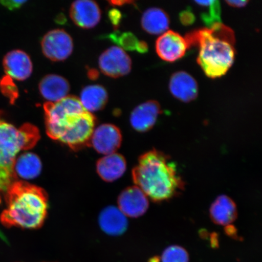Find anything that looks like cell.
Here are the masks:
<instances>
[{"instance_id": "cell-1", "label": "cell", "mask_w": 262, "mask_h": 262, "mask_svg": "<svg viewBox=\"0 0 262 262\" xmlns=\"http://www.w3.org/2000/svg\"><path fill=\"white\" fill-rule=\"evenodd\" d=\"M46 129L52 139L72 149L89 146L96 118L81 105L79 98L67 96L55 103L44 104Z\"/></svg>"}, {"instance_id": "cell-2", "label": "cell", "mask_w": 262, "mask_h": 262, "mask_svg": "<svg viewBox=\"0 0 262 262\" xmlns=\"http://www.w3.org/2000/svg\"><path fill=\"white\" fill-rule=\"evenodd\" d=\"M133 179L136 186L155 202L168 201L185 189V182L175 163L156 149L140 156L133 169Z\"/></svg>"}, {"instance_id": "cell-3", "label": "cell", "mask_w": 262, "mask_h": 262, "mask_svg": "<svg viewBox=\"0 0 262 262\" xmlns=\"http://www.w3.org/2000/svg\"><path fill=\"white\" fill-rule=\"evenodd\" d=\"M185 38L189 48H199L196 60L208 77L224 76L233 64L235 54L234 32L222 23L209 28L190 32Z\"/></svg>"}, {"instance_id": "cell-4", "label": "cell", "mask_w": 262, "mask_h": 262, "mask_svg": "<svg viewBox=\"0 0 262 262\" xmlns=\"http://www.w3.org/2000/svg\"><path fill=\"white\" fill-rule=\"evenodd\" d=\"M48 201L45 190L26 182L16 181L6 192V209L0 221L7 228H40L47 217Z\"/></svg>"}, {"instance_id": "cell-5", "label": "cell", "mask_w": 262, "mask_h": 262, "mask_svg": "<svg viewBox=\"0 0 262 262\" xmlns=\"http://www.w3.org/2000/svg\"><path fill=\"white\" fill-rule=\"evenodd\" d=\"M40 137L37 127L25 123L17 128L3 119L0 111V192L6 193L17 181L14 165L19 152L34 147Z\"/></svg>"}, {"instance_id": "cell-6", "label": "cell", "mask_w": 262, "mask_h": 262, "mask_svg": "<svg viewBox=\"0 0 262 262\" xmlns=\"http://www.w3.org/2000/svg\"><path fill=\"white\" fill-rule=\"evenodd\" d=\"M41 45L45 56L53 61L65 60L74 49L73 38L62 29L49 31L42 37Z\"/></svg>"}, {"instance_id": "cell-7", "label": "cell", "mask_w": 262, "mask_h": 262, "mask_svg": "<svg viewBox=\"0 0 262 262\" xmlns=\"http://www.w3.org/2000/svg\"><path fill=\"white\" fill-rule=\"evenodd\" d=\"M98 65L106 76L117 78L128 74L132 68V61L123 49L112 47L101 54Z\"/></svg>"}, {"instance_id": "cell-8", "label": "cell", "mask_w": 262, "mask_h": 262, "mask_svg": "<svg viewBox=\"0 0 262 262\" xmlns=\"http://www.w3.org/2000/svg\"><path fill=\"white\" fill-rule=\"evenodd\" d=\"M122 142V136L119 127L112 124H103L94 129L89 146L98 153L110 155L116 153Z\"/></svg>"}, {"instance_id": "cell-9", "label": "cell", "mask_w": 262, "mask_h": 262, "mask_svg": "<svg viewBox=\"0 0 262 262\" xmlns=\"http://www.w3.org/2000/svg\"><path fill=\"white\" fill-rule=\"evenodd\" d=\"M189 49L185 37L169 30L160 36L156 43L157 54L163 60L173 62L182 58Z\"/></svg>"}, {"instance_id": "cell-10", "label": "cell", "mask_w": 262, "mask_h": 262, "mask_svg": "<svg viewBox=\"0 0 262 262\" xmlns=\"http://www.w3.org/2000/svg\"><path fill=\"white\" fill-rule=\"evenodd\" d=\"M119 209L127 217L137 218L142 216L149 207L147 196L136 186L124 189L118 199Z\"/></svg>"}, {"instance_id": "cell-11", "label": "cell", "mask_w": 262, "mask_h": 262, "mask_svg": "<svg viewBox=\"0 0 262 262\" xmlns=\"http://www.w3.org/2000/svg\"><path fill=\"white\" fill-rule=\"evenodd\" d=\"M70 17L81 28L91 29L96 26L101 19V11L97 3L91 0H77L70 8Z\"/></svg>"}, {"instance_id": "cell-12", "label": "cell", "mask_w": 262, "mask_h": 262, "mask_svg": "<svg viewBox=\"0 0 262 262\" xmlns=\"http://www.w3.org/2000/svg\"><path fill=\"white\" fill-rule=\"evenodd\" d=\"M3 68L6 75L18 81L30 77L33 70L31 59L25 52L13 50L3 58Z\"/></svg>"}, {"instance_id": "cell-13", "label": "cell", "mask_w": 262, "mask_h": 262, "mask_svg": "<svg viewBox=\"0 0 262 262\" xmlns=\"http://www.w3.org/2000/svg\"><path fill=\"white\" fill-rule=\"evenodd\" d=\"M161 112V107L156 101L150 100L141 104L130 114L131 126L138 132H147L155 125Z\"/></svg>"}, {"instance_id": "cell-14", "label": "cell", "mask_w": 262, "mask_h": 262, "mask_svg": "<svg viewBox=\"0 0 262 262\" xmlns=\"http://www.w3.org/2000/svg\"><path fill=\"white\" fill-rule=\"evenodd\" d=\"M169 90L173 97L187 103L198 97L199 88L194 77L185 71H179L172 75L169 81Z\"/></svg>"}, {"instance_id": "cell-15", "label": "cell", "mask_w": 262, "mask_h": 262, "mask_svg": "<svg viewBox=\"0 0 262 262\" xmlns=\"http://www.w3.org/2000/svg\"><path fill=\"white\" fill-rule=\"evenodd\" d=\"M39 91L48 102L55 103L68 96L70 85L67 79L57 74H49L39 83Z\"/></svg>"}, {"instance_id": "cell-16", "label": "cell", "mask_w": 262, "mask_h": 262, "mask_svg": "<svg viewBox=\"0 0 262 262\" xmlns=\"http://www.w3.org/2000/svg\"><path fill=\"white\" fill-rule=\"evenodd\" d=\"M126 170V162L123 156L114 153L98 160L97 163L98 174L104 181L112 182L120 179Z\"/></svg>"}, {"instance_id": "cell-17", "label": "cell", "mask_w": 262, "mask_h": 262, "mask_svg": "<svg viewBox=\"0 0 262 262\" xmlns=\"http://www.w3.org/2000/svg\"><path fill=\"white\" fill-rule=\"evenodd\" d=\"M210 217L214 224L229 227L237 218L236 205L229 196L222 195L216 199L211 206Z\"/></svg>"}, {"instance_id": "cell-18", "label": "cell", "mask_w": 262, "mask_h": 262, "mask_svg": "<svg viewBox=\"0 0 262 262\" xmlns=\"http://www.w3.org/2000/svg\"><path fill=\"white\" fill-rule=\"evenodd\" d=\"M99 225L105 233L111 235H119L126 231L128 222L126 216L119 208L110 206L100 213Z\"/></svg>"}, {"instance_id": "cell-19", "label": "cell", "mask_w": 262, "mask_h": 262, "mask_svg": "<svg viewBox=\"0 0 262 262\" xmlns=\"http://www.w3.org/2000/svg\"><path fill=\"white\" fill-rule=\"evenodd\" d=\"M108 94L100 85H89L82 90L79 100L84 109L90 113L102 110L106 106Z\"/></svg>"}, {"instance_id": "cell-20", "label": "cell", "mask_w": 262, "mask_h": 262, "mask_svg": "<svg viewBox=\"0 0 262 262\" xmlns=\"http://www.w3.org/2000/svg\"><path fill=\"white\" fill-rule=\"evenodd\" d=\"M141 24L144 30L149 34H162L169 28V16L162 9L149 8L143 13Z\"/></svg>"}, {"instance_id": "cell-21", "label": "cell", "mask_w": 262, "mask_h": 262, "mask_svg": "<svg viewBox=\"0 0 262 262\" xmlns=\"http://www.w3.org/2000/svg\"><path fill=\"white\" fill-rule=\"evenodd\" d=\"M42 163L39 157L32 152H26L17 157L15 162L14 171L18 176L25 180L37 178L40 174Z\"/></svg>"}, {"instance_id": "cell-22", "label": "cell", "mask_w": 262, "mask_h": 262, "mask_svg": "<svg viewBox=\"0 0 262 262\" xmlns=\"http://www.w3.org/2000/svg\"><path fill=\"white\" fill-rule=\"evenodd\" d=\"M105 38L109 39L117 44L118 47L127 51H137L141 54H145L148 51V47L146 42L139 41L136 36L130 32L117 31L106 35Z\"/></svg>"}, {"instance_id": "cell-23", "label": "cell", "mask_w": 262, "mask_h": 262, "mask_svg": "<svg viewBox=\"0 0 262 262\" xmlns=\"http://www.w3.org/2000/svg\"><path fill=\"white\" fill-rule=\"evenodd\" d=\"M196 5L204 10L201 14L203 22L208 28L221 23V6L219 1H195Z\"/></svg>"}, {"instance_id": "cell-24", "label": "cell", "mask_w": 262, "mask_h": 262, "mask_svg": "<svg viewBox=\"0 0 262 262\" xmlns=\"http://www.w3.org/2000/svg\"><path fill=\"white\" fill-rule=\"evenodd\" d=\"M187 251L178 245H172L165 249L162 255V262H189Z\"/></svg>"}, {"instance_id": "cell-25", "label": "cell", "mask_w": 262, "mask_h": 262, "mask_svg": "<svg viewBox=\"0 0 262 262\" xmlns=\"http://www.w3.org/2000/svg\"><path fill=\"white\" fill-rule=\"evenodd\" d=\"M0 88L5 96L9 98L11 102H14L18 96L17 87H16L12 78L6 75L0 81Z\"/></svg>"}, {"instance_id": "cell-26", "label": "cell", "mask_w": 262, "mask_h": 262, "mask_svg": "<svg viewBox=\"0 0 262 262\" xmlns=\"http://www.w3.org/2000/svg\"><path fill=\"white\" fill-rule=\"evenodd\" d=\"M179 18L180 22L185 26L192 25L195 21V15L189 8L180 13Z\"/></svg>"}, {"instance_id": "cell-27", "label": "cell", "mask_w": 262, "mask_h": 262, "mask_svg": "<svg viewBox=\"0 0 262 262\" xmlns=\"http://www.w3.org/2000/svg\"><path fill=\"white\" fill-rule=\"evenodd\" d=\"M27 1H16V0H3L0 1V4L5 6L10 11H14V10L19 9L23 5L25 4Z\"/></svg>"}, {"instance_id": "cell-28", "label": "cell", "mask_w": 262, "mask_h": 262, "mask_svg": "<svg viewBox=\"0 0 262 262\" xmlns=\"http://www.w3.org/2000/svg\"><path fill=\"white\" fill-rule=\"evenodd\" d=\"M109 18L114 28H117L122 19V14L117 9H111L109 12Z\"/></svg>"}, {"instance_id": "cell-29", "label": "cell", "mask_w": 262, "mask_h": 262, "mask_svg": "<svg viewBox=\"0 0 262 262\" xmlns=\"http://www.w3.org/2000/svg\"><path fill=\"white\" fill-rule=\"evenodd\" d=\"M229 6L234 8H242L247 5L248 1H226Z\"/></svg>"}, {"instance_id": "cell-30", "label": "cell", "mask_w": 262, "mask_h": 262, "mask_svg": "<svg viewBox=\"0 0 262 262\" xmlns=\"http://www.w3.org/2000/svg\"><path fill=\"white\" fill-rule=\"evenodd\" d=\"M111 5L113 6H123L125 4H130L133 2L130 1H111L109 2Z\"/></svg>"}]
</instances>
